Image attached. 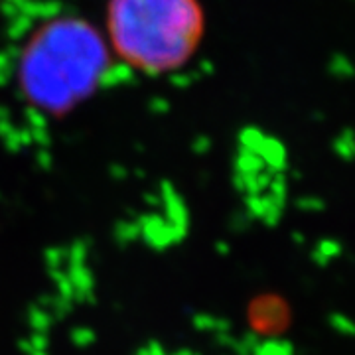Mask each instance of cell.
Wrapping results in <instances>:
<instances>
[{
    "mask_svg": "<svg viewBox=\"0 0 355 355\" xmlns=\"http://www.w3.org/2000/svg\"><path fill=\"white\" fill-rule=\"evenodd\" d=\"M101 34L83 20H53L32 36L20 62L26 99L51 114H65L99 87L109 69Z\"/></svg>",
    "mask_w": 355,
    "mask_h": 355,
    "instance_id": "1",
    "label": "cell"
},
{
    "mask_svg": "<svg viewBox=\"0 0 355 355\" xmlns=\"http://www.w3.org/2000/svg\"><path fill=\"white\" fill-rule=\"evenodd\" d=\"M205 18L198 0H111L109 36L114 51L144 73H166L198 50Z\"/></svg>",
    "mask_w": 355,
    "mask_h": 355,
    "instance_id": "2",
    "label": "cell"
}]
</instances>
